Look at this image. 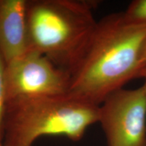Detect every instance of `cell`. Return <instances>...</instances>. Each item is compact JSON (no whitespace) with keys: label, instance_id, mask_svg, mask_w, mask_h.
Masks as SVG:
<instances>
[{"label":"cell","instance_id":"1","mask_svg":"<svg viewBox=\"0 0 146 146\" xmlns=\"http://www.w3.org/2000/svg\"><path fill=\"white\" fill-rule=\"evenodd\" d=\"M146 24L134 23L124 12L110 14L97 21L83 52L69 72L68 96L100 106L114 91L141 78L146 66L141 50Z\"/></svg>","mask_w":146,"mask_h":146},{"label":"cell","instance_id":"2","mask_svg":"<svg viewBox=\"0 0 146 146\" xmlns=\"http://www.w3.org/2000/svg\"><path fill=\"white\" fill-rule=\"evenodd\" d=\"M100 106L66 96L19 98L7 102L3 146H33L40 137L83 138L89 126L99 122Z\"/></svg>","mask_w":146,"mask_h":146},{"label":"cell","instance_id":"3","mask_svg":"<svg viewBox=\"0 0 146 146\" xmlns=\"http://www.w3.org/2000/svg\"><path fill=\"white\" fill-rule=\"evenodd\" d=\"M94 4L74 0L27 1L31 50L69 72L96 25Z\"/></svg>","mask_w":146,"mask_h":146},{"label":"cell","instance_id":"4","mask_svg":"<svg viewBox=\"0 0 146 146\" xmlns=\"http://www.w3.org/2000/svg\"><path fill=\"white\" fill-rule=\"evenodd\" d=\"M7 102L19 98L68 95L70 74L48 58L30 50L5 65Z\"/></svg>","mask_w":146,"mask_h":146},{"label":"cell","instance_id":"5","mask_svg":"<svg viewBox=\"0 0 146 146\" xmlns=\"http://www.w3.org/2000/svg\"><path fill=\"white\" fill-rule=\"evenodd\" d=\"M108 146H146V93L120 89L100 106L99 122Z\"/></svg>","mask_w":146,"mask_h":146},{"label":"cell","instance_id":"6","mask_svg":"<svg viewBox=\"0 0 146 146\" xmlns=\"http://www.w3.org/2000/svg\"><path fill=\"white\" fill-rule=\"evenodd\" d=\"M31 50L27 0H0V54L5 64Z\"/></svg>","mask_w":146,"mask_h":146},{"label":"cell","instance_id":"7","mask_svg":"<svg viewBox=\"0 0 146 146\" xmlns=\"http://www.w3.org/2000/svg\"><path fill=\"white\" fill-rule=\"evenodd\" d=\"M123 12L129 21L146 24V0L133 1Z\"/></svg>","mask_w":146,"mask_h":146},{"label":"cell","instance_id":"8","mask_svg":"<svg viewBox=\"0 0 146 146\" xmlns=\"http://www.w3.org/2000/svg\"><path fill=\"white\" fill-rule=\"evenodd\" d=\"M5 64L0 54V142L2 143L3 133V119L7 105L6 87H5Z\"/></svg>","mask_w":146,"mask_h":146},{"label":"cell","instance_id":"9","mask_svg":"<svg viewBox=\"0 0 146 146\" xmlns=\"http://www.w3.org/2000/svg\"><path fill=\"white\" fill-rule=\"evenodd\" d=\"M141 60L144 64L146 65V37L145 39V41H144V42H143V47H142Z\"/></svg>","mask_w":146,"mask_h":146},{"label":"cell","instance_id":"10","mask_svg":"<svg viewBox=\"0 0 146 146\" xmlns=\"http://www.w3.org/2000/svg\"><path fill=\"white\" fill-rule=\"evenodd\" d=\"M141 78H143L144 79L143 84L141 87L146 93V66L143 69V70H142L141 74Z\"/></svg>","mask_w":146,"mask_h":146},{"label":"cell","instance_id":"11","mask_svg":"<svg viewBox=\"0 0 146 146\" xmlns=\"http://www.w3.org/2000/svg\"><path fill=\"white\" fill-rule=\"evenodd\" d=\"M0 146H3V144H2V143H1V142H0Z\"/></svg>","mask_w":146,"mask_h":146}]
</instances>
